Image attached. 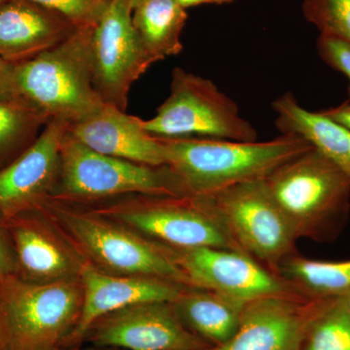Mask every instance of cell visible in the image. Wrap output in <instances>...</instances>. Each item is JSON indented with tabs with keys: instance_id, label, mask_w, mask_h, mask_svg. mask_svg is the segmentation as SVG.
Masks as SVG:
<instances>
[{
	"instance_id": "obj_10",
	"label": "cell",
	"mask_w": 350,
	"mask_h": 350,
	"mask_svg": "<svg viewBox=\"0 0 350 350\" xmlns=\"http://www.w3.org/2000/svg\"><path fill=\"white\" fill-rule=\"evenodd\" d=\"M131 0H111L93 27L90 57L94 90L105 103L126 111L133 83L161 62L144 47L133 24Z\"/></svg>"
},
{
	"instance_id": "obj_6",
	"label": "cell",
	"mask_w": 350,
	"mask_h": 350,
	"mask_svg": "<svg viewBox=\"0 0 350 350\" xmlns=\"http://www.w3.org/2000/svg\"><path fill=\"white\" fill-rule=\"evenodd\" d=\"M79 278L36 284L0 276V344L5 350H55L66 344L81 313Z\"/></svg>"
},
{
	"instance_id": "obj_19",
	"label": "cell",
	"mask_w": 350,
	"mask_h": 350,
	"mask_svg": "<svg viewBox=\"0 0 350 350\" xmlns=\"http://www.w3.org/2000/svg\"><path fill=\"white\" fill-rule=\"evenodd\" d=\"M275 125L282 133L303 137L350 180V130L322 114L301 107L293 94H283L273 103Z\"/></svg>"
},
{
	"instance_id": "obj_33",
	"label": "cell",
	"mask_w": 350,
	"mask_h": 350,
	"mask_svg": "<svg viewBox=\"0 0 350 350\" xmlns=\"http://www.w3.org/2000/svg\"><path fill=\"white\" fill-rule=\"evenodd\" d=\"M75 350H116V349H111V347H93V349H75Z\"/></svg>"
},
{
	"instance_id": "obj_25",
	"label": "cell",
	"mask_w": 350,
	"mask_h": 350,
	"mask_svg": "<svg viewBox=\"0 0 350 350\" xmlns=\"http://www.w3.org/2000/svg\"><path fill=\"white\" fill-rule=\"evenodd\" d=\"M306 19L350 45V0H303Z\"/></svg>"
},
{
	"instance_id": "obj_36",
	"label": "cell",
	"mask_w": 350,
	"mask_h": 350,
	"mask_svg": "<svg viewBox=\"0 0 350 350\" xmlns=\"http://www.w3.org/2000/svg\"><path fill=\"white\" fill-rule=\"evenodd\" d=\"M0 350H5V349H4V347H2L1 344H0Z\"/></svg>"
},
{
	"instance_id": "obj_37",
	"label": "cell",
	"mask_w": 350,
	"mask_h": 350,
	"mask_svg": "<svg viewBox=\"0 0 350 350\" xmlns=\"http://www.w3.org/2000/svg\"><path fill=\"white\" fill-rule=\"evenodd\" d=\"M55 350H59V349H55Z\"/></svg>"
},
{
	"instance_id": "obj_12",
	"label": "cell",
	"mask_w": 350,
	"mask_h": 350,
	"mask_svg": "<svg viewBox=\"0 0 350 350\" xmlns=\"http://www.w3.org/2000/svg\"><path fill=\"white\" fill-rule=\"evenodd\" d=\"M14 251L16 275L49 284L79 278L86 258L42 209L25 211L4 222Z\"/></svg>"
},
{
	"instance_id": "obj_1",
	"label": "cell",
	"mask_w": 350,
	"mask_h": 350,
	"mask_svg": "<svg viewBox=\"0 0 350 350\" xmlns=\"http://www.w3.org/2000/svg\"><path fill=\"white\" fill-rule=\"evenodd\" d=\"M165 165L182 195L213 197L225 189L262 180L283 163L312 148L290 133L268 142L160 138Z\"/></svg>"
},
{
	"instance_id": "obj_34",
	"label": "cell",
	"mask_w": 350,
	"mask_h": 350,
	"mask_svg": "<svg viewBox=\"0 0 350 350\" xmlns=\"http://www.w3.org/2000/svg\"><path fill=\"white\" fill-rule=\"evenodd\" d=\"M140 1H142V0H131V2H133V7L137 5V3H139Z\"/></svg>"
},
{
	"instance_id": "obj_7",
	"label": "cell",
	"mask_w": 350,
	"mask_h": 350,
	"mask_svg": "<svg viewBox=\"0 0 350 350\" xmlns=\"http://www.w3.org/2000/svg\"><path fill=\"white\" fill-rule=\"evenodd\" d=\"M129 195H182L167 165L151 167L105 155L64 133L61 170L50 200L90 206Z\"/></svg>"
},
{
	"instance_id": "obj_35",
	"label": "cell",
	"mask_w": 350,
	"mask_h": 350,
	"mask_svg": "<svg viewBox=\"0 0 350 350\" xmlns=\"http://www.w3.org/2000/svg\"><path fill=\"white\" fill-rule=\"evenodd\" d=\"M6 0H0V5H1L2 3H3V2H5Z\"/></svg>"
},
{
	"instance_id": "obj_26",
	"label": "cell",
	"mask_w": 350,
	"mask_h": 350,
	"mask_svg": "<svg viewBox=\"0 0 350 350\" xmlns=\"http://www.w3.org/2000/svg\"><path fill=\"white\" fill-rule=\"evenodd\" d=\"M57 13L77 29L93 27L111 0H27Z\"/></svg>"
},
{
	"instance_id": "obj_13",
	"label": "cell",
	"mask_w": 350,
	"mask_h": 350,
	"mask_svg": "<svg viewBox=\"0 0 350 350\" xmlns=\"http://www.w3.org/2000/svg\"><path fill=\"white\" fill-rule=\"evenodd\" d=\"M333 299L297 290L251 301L232 337L209 350H300L310 323Z\"/></svg>"
},
{
	"instance_id": "obj_32",
	"label": "cell",
	"mask_w": 350,
	"mask_h": 350,
	"mask_svg": "<svg viewBox=\"0 0 350 350\" xmlns=\"http://www.w3.org/2000/svg\"><path fill=\"white\" fill-rule=\"evenodd\" d=\"M340 298H342V303H344L345 308H347V312L350 314V291L349 293L345 294V296L340 297Z\"/></svg>"
},
{
	"instance_id": "obj_30",
	"label": "cell",
	"mask_w": 350,
	"mask_h": 350,
	"mask_svg": "<svg viewBox=\"0 0 350 350\" xmlns=\"http://www.w3.org/2000/svg\"><path fill=\"white\" fill-rule=\"evenodd\" d=\"M320 112L350 130V100H347L338 107L321 110Z\"/></svg>"
},
{
	"instance_id": "obj_15",
	"label": "cell",
	"mask_w": 350,
	"mask_h": 350,
	"mask_svg": "<svg viewBox=\"0 0 350 350\" xmlns=\"http://www.w3.org/2000/svg\"><path fill=\"white\" fill-rule=\"evenodd\" d=\"M68 126L64 120H51L27 150L0 169L2 223L51 199L59 180L62 140Z\"/></svg>"
},
{
	"instance_id": "obj_5",
	"label": "cell",
	"mask_w": 350,
	"mask_h": 350,
	"mask_svg": "<svg viewBox=\"0 0 350 350\" xmlns=\"http://www.w3.org/2000/svg\"><path fill=\"white\" fill-rule=\"evenodd\" d=\"M80 206L170 247H216L243 252L211 197L129 195Z\"/></svg>"
},
{
	"instance_id": "obj_14",
	"label": "cell",
	"mask_w": 350,
	"mask_h": 350,
	"mask_svg": "<svg viewBox=\"0 0 350 350\" xmlns=\"http://www.w3.org/2000/svg\"><path fill=\"white\" fill-rule=\"evenodd\" d=\"M96 347L128 350H209L182 323L170 301L128 306L101 317L86 337Z\"/></svg>"
},
{
	"instance_id": "obj_8",
	"label": "cell",
	"mask_w": 350,
	"mask_h": 350,
	"mask_svg": "<svg viewBox=\"0 0 350 350\" xmlns=\"http://www.w3.org/2000/svg\"><path fill=\"white\" fill-rule=\"evenodd\" d=\"M147 133L158 138H213L255 142L258 131L241 117L238 105L211 80L181 68L172 72L170 96L149 120Z\"/></svg>"
},
{
	"instance_id": "obj_16",
	"label": "cell",
	"mask_w": 350,
	"mask_h": 350,
	"mask_svg": "<svg viewBox=\"0 0 350 350\" xmlns=\"http://www.w3.org/2000/svg\"><path fill=\"white\" fill-rule=\"evenodd\" d=\"M83 287L81 313L66 345L85 340L88 331L101 317L128 306L150 301L174 303L185 285L148 276L115 275L88 262L80 275Z\"/></svg>"
},
{
	"instance_id": "obj_20",
	"label": "cell",
	"mask_w": 350,
	"mask_h": 350,
	"mask_svg": "<svg viewBox=\"0 0 350 350\" xmlns=\"http://www.w3.org/2000/svg\"><path fill=\"white\" fill-rule=\"evenodd\" d=\"M172 305L182 323L211 349L236 333L244 308L213 291L188 286Z\"/></svg>"
},
{
	"instance_id": "obj_9",
	"label": "cell",
	"mask_w": 350,
	"mask_h": 350,
	"mask_svg": "<svg viewBox=\"0 0 350 350\" xmlns=\"http://www.w3.org/2000/svg\"><path fill=\"white\" fill-rule=\"evenodd\" d=\"M223 223L245 254L278 275L298 241L264 179L244 182L211 197Z\"/></svg>"
},
{
	"instance_id": "obj_22",
	"label": "cell",
	"mask_w": 350,
	"mask_h": 350,
	"mask_svg": "<svg viewBox=\"0 0 350 350\" xmlns=\"http://www.w3.org/2000/svg\"><path fill=\"white\" fill-rule=\"evenodd\" d=\"M278 275L312 298H340L350 291V260L322 261L296 253L282 262Z\"/></svg>"
},
{
	"instance_id": "obj_31",
	"label": "cell",
	"mask_w": 350,
	"mask_h": 350,
	"mask_svg": "<svg viewBox=\"0 0 350 350\" xmlns=\"http://www.w3.org/2000/svg\"><path fill=\"white\" fill-rule=\"evenodd\" d=\"M177 3L184 9L190 8V7H195L202 5V4H221L231 3L234 0H175Z\"/></svg>"
},
{
	"instance_id": "obj_18",
	"label": "cell",
	"mask_w": 350,
	"mask_h": 350,
	"mask_svg": "<svg viewBox=\"0 0 350 350\" xmlns=\"http://www.w3.org/2000/svg\"><path fill=\"white\" fill-rule=\"evenodd\" d=\"M77 29L68 20L27 0L0 5V59L20 64L64 42Z\"/></svg>"
},
{
	"instance_id": "obj_2",
	"label": "cell",
	"mask_w": 350,
	"mask_h": 350,
	"mask_svg": "<svg viewBox=\"0 0 350 350\" xmlns=\"http://www.w3.org/2000/svg\"><path fill=\"white\" fill-rule=\"evenodd\" d=\"M299 239L332 243L350 213V180L317 149L295 157L264 179Z\"/></svg>"
},
{
	"instance_id": "obj_24",
	"label": "cell",
	"mask_w": 350,
	"mask_h": 350,
	"mask_svg": "<svg viewBox=\"0 0 350 350\" xmlns=\"http://www.w3.org/2000/svg\"><path fill=\"white\" fill-rule=\"evenodd\" d=\"M300 350H350V314L342 298L333 299L313 319Z\"/></svg>"
},
{
	"instance_id": "obj_29",
	"label": "cell",
	"mask_w": 350,
	"mask_h": 350,
	"mask_svg": "<svg viewBox=\"0 0 350 350\" xmlns=\"http://www.w3.org/2000/svg\"><path fill=\"white\" fill-rule=\"evenodd\" d=\"M15 64L0 59V100H20L16 91Z\"/></svg>"
},
{
	"instance_id": "obj_23",
	"label": "cell",
	"mask_w": 350,
	"mask_h": 350,
	"mask_svg": "<svg viewBox=\"0 0 350 350\" xmlns=\"http://www.w3.org/2000/svg\"><path fill=\"white\" fill-rule=\"evenodd\" d=\"M49 123L21 100H0V169L27 150Z\"/></svg>"
},
{
	"instance_id": "obj_4",
	"label": "cell",
	"mask_w": 350,
	"mask_h": 350,
	"mask_svg": "<svg viewBox=\"0 0 350 350\" xmlns=\"http://www.w3.org/2000/svg\"><path fill=\"white\" fill-rule=\"evenodd\" d=\"M90 38L91 27L77 29L56 47L15 64L19 100L49 122L75 123L100 109L105 103L93 84Z\"/></svg>"
},
{
	"instance_id": "obj_28",
	"label": "cell",
	"mask_w": 350,
	"mask_h": 350,
	"mask_svg": "<svg viewBox=\"0 0 350 350\" xmlns=\"http://www.w3.org/2000/svg\"><path fill=\"white\" fill-rule=\"evenodd\" d=\"M16 275L12 243L5 225L0 221V276Z\"/></svg>"
},
{
	"instance_id": "obj_27",
	"label": "cell",
	"mask_w": 350,
	"mask_h": 350,
	"mask_svg": "<svg viewBox=\"0 0 350 350\" xmlns=\"http://www.w3.org/2000/svg\"><path fill=\"white\" fill-rule=\"evenodd\" d=\"M317 52L324 63L347 76L349 81L350 100V45L342 39L320 33L317 40Z\"/></svg>"
},
{
	"instance_id": "obj_11",
	"label": "cell",
	"mask_w": 350,
	"mask_h": 350,
	"mask_svg": "<svg viewBox=\"0 0 350 350\" xmlns=\"http://www.w3.org/2000/svg\"><path fill=\"white\" fill-rule=\"evenodd\" d=\"M170 250L189 287L213 291L243 306L258 299L298 290L241 251L216 247Z\"/></svg>"
},
{
	"instance_id": "obj_3",
	"label": "cell",
	"mask_w": 350,
	"mask_h": 350,
	"mask_svg": "<svg viewBox=\"0 0 350 350\" xmlns=\"http://www.w3.org/2000/svg\"><path fill=\"white\" fill-rule=\"evenodd\" d=\"M39 208L59 226L98 271L115 275L162 278L188 286L170 246L83 206L49 200Z\"/></svg>"
},
{
	"instance_id": "obj_21",
	"label": "cell",
	"mask_w": 350,
	"mask_h": 350,
	"mask_svg": "<svg viewBox=\"0 0 350 350\" xmlns=\"http://www.w3.org/2000/svg\"><path fill=\"white\" fill-rule=\"evenodd\" d=\"M188 15L175 0H142L133 7V24L152 55L163 61L183 50L181 33Z\"/></svg>"
},
{
	"instance_id": "obj_17",
	"label": "cell",
	"mask_w": 350,
	"mask_h": 350,
	"mask_svg": "<svg viewBox=\"0 0 350 350\" xmlns=\"http://www.w3.org/2000/svg\"><path fill=\"white\" fill-rule=\"evenodd\" d=\"M68 131L98 153L151 167L165 165L160 138L144 130L142 119L109 103H103L86 118L68 124Z\"/></svg>"
}]
</instances>
